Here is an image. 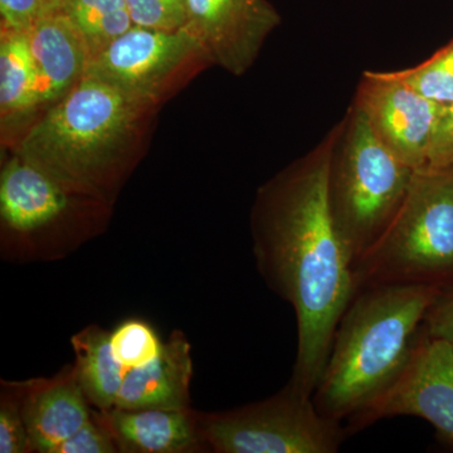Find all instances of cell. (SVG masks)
I'll use <instances>...</instances> for the list:
<instances>
[{
    "instance_id": "obj_1",
    "label": "cell",
    "mask_w": 453,
    "mask_h": 453,
    "mask_svg": "<svg viewBox=\"0 0 453 453\" xmlns=\"http://www.w3.org/2000/svg\"><path fill=\"white\" fill-rule=\"evenodd\" d=\"M335 136L265 188L253 225L259 273L296 315L297 354L290 383L311 395L336 325L357 290L354 259L327 196Z\"/></svg>"
},
{
    "instance_id": "obj_17",
    "label": "cell",
    "mask_w": 453,
    "mask_h": 453,
    "mask_svg": "<svg viewBox=\"0 0 453 453\" xmlns=\"http://www.w3.org/2000/svg\"><path fill=\"white\" fill-rule=\"evenodd\" d=\"M37 74L27 33L0 35V109L3 121L38 107Z\"/></svg>"
},
{
    "instance_id": "obj_11",
    "label": "cell",
    "mask_w": 453,
    "mask_h": 453,
    "mask_svg": "<svg viewBox=\"0 0 453 453\" xmlns=\"http://www.w3.org/2000/svg\"><path fill=\"white\" fill-rule=\"evenodd\" d=\"M27 35L37 74L38 105L55 103L88 73V44L61 8L41 18Z\"/></svg>"
},
{
    "instance_id": "obj_4",
    "label": "cell",
    "mask_w": 453,
    "mask_h": 453,
    "mask_svg": "<svg viewBox=\"0 0 453 453\" xmlns=\"http://www.w3.org/2000/svg\"><path fill=\"white\" fill-rule=\"evenodd\" d=\"M354 271L357 288L453 285V166L414 170L401 207Z\"/></svg>"
},
{
    "instance_id": "obj_6",
    "label": "cell",
    "mask_w": 453,
    "mask_h": 453,
    "mask_svg": "<svg viewBox=\"0 0 453 453\" xmlns=\"http://www.w3.org/2000/svg\"><path fill=\"white\" fill-rule=\"evenodd\" d=\"M198 428L202 441L222 453H334L349 437L290 381L265 401L201 417Z\"/></svg>"
},
{
    "instance_id": "obj_27",
    "label": "cell",
    "mask_w": 453,
    "mask_h": 453,
    "mask_svg": "<svg viewBox=\"0 0 453 453\" xmlns=\"http://www.w3.org/2000/svg\"><path fill=\"white\" fill-rule=\"evenodd\" d=\"M57 3H58V4H59V8H61V3H62V0H57Z\"/></svg>"
},
{
    "instance_id": "obj_5",
    "label": "cell",
    "mask_w": 453,
    "mask_h": 453,
    "mask_svg": "<svg viewBox=\"0 0 453 453\" xmlns=\"http://www.w3.org/2000/svg\"><path fill=\"white\" fill-rule=\"evenodd\" d=\"M414 170L378 139L354 105L335 136L327 177L330 211L354 267L401 207Z\"/></svg>"
},
{
    "instance_id": "obj_19",
    "label": "cell",
    "mask_w": 453,
    "mask_h": 453,
    "mask_svg": "<svg viewBox=\"0 0 453 453\" xmlns=\"http://www.w3.org/2000/svg\"><path fill=\"white\" fill-rule=\"evenodd\" d=\"M390 74L437 105L449 106L453 103V40L427 61Z\"/></svg>"
},
{
    "instance_id": "obj_14",
    "label": "cell",
    "mask_w": 453,
    "mask_h": 453,
    "mask_svg": "<svg viewBox=\"0 0 453 453\" xmlns=\"http://www.w3.org/2000/svg\"><path fill=\"white\" fill-rule=\"evenodd\" d=\"M85 392L76 372L65 380L37 387L22 404L33 449L53 453L91 419Z\"/></svg>"
},
{
    "instance_id": "obj_9",
    "label": "cell",
    "mask_w": 453,
    "mask_h": 453,
    "mask_svg": "<svg viewBox=\"0 0 453 453\" xmlns=\"http://www.w3.org/2000/svg\"><path fill=\"white\" fill-rule=\"evenodd\" d=\"M356 106L365 113L378 139L399 160L413 169L426 166L442 106L390 73H365Z\"/></svg>"
},
{
    "instance_id": "obj_13",
    "label": "cell",
    "mask_w": 453,
    "mask_h": 453,
    "mask_svg": "<svg viewBox=\"0 0 453 453\" xmlns=\"http://www.w3.org/2000/svg\"><path fill=\"white\" fill-rule=\"evenodd\" d=\"M68 195L55 179L17 154L0 178V213L5 225L27 234L55 220L67 207Z\"/></svg>"
},
{
    "instance_id": "obj_26",
    "label": "cell",
    "mask_w": 453,
    "mask_h": 453,
    "mask_svg": "<svg viewBox=\"0 0 453 453\" xmlns=\"http://www.w3.org/2000/svg\"><path fill=\"white\" fill-rule=\"evenodd\" d=\"M426 166H453V103L449 106H442L436 130L429 146Z\"/></svg>"
},
{
    "instance_id": "obj_12",
    "label": "cell",
    "mask_w": 453,
    "mask_h": 453,
    "mask_svg": "<svg viewBox=\"0 0 453 453\" xmlns=\"http://www.w3.org/2000/svg\"><path fill=\"white\" fill-rule=\"evenodd\" d=\"M192 378L190 347L183 334L174 333L157 359L129 369L115 408L139 410H187Z\"/></svg>"
},
{
    "instance_id": "obj_22",
    "label": "cell",
    "mask_w": 453,
    "mask_h": 453,
    "mask_svg": "<svg viewBox=\"0 0 453 453\" xmlns=\"http://www.w3.org/2000/svg\"><path fill=\"white\" fill-rule=\"evenodd\" d=\"M58 8L57 0H0L2 31L27 33Z\"/></svg>"
},
{
    "instance_id": "obj_25",
    "label": "cell",
    "mask_w": 453,
    "mask_h": 453,
    "mask_svg": "<svg viewBox=\"0 0 453 453\" xmlns=\"http://www.w3.org/2000/svg\"><path fill=\"white\" fill-rule=\"evenodd\" d=\"M423 329L429 336L446 340L453 347V285L438 291L426 312Z\"/></svg>"
},
{
    "instance_id": "obj_2",
    "label": "cell",
    "mask_w": 453,
    "mask_h": 453,
    "mask_svg": "<svg viewBox=\"0 0 453 453\" xmlns=\"http://www.w3.org/2000/svg\"><path fill=\"white\" fill-rule=\"evenodd\" d=\"M438 291L419 285L357 288L316 384L319 412L345 426L388 388L410 359Z\"/></svg>"
},
{
    "instance_id": "obj_18",
    "label": "cell",
    "mask_w": 453,
    "mask_h": 453,
    "mask_svg": "<svg viewBox=\"0 0 453 453\" xmlns=\"http://www.w3.org/2000/svg\"><path fill=\"white\" fill-rule=\"evenodd\" d=\"M61 9L81 33L91 59L134 26L127 0H62Z\"/></svg>"
},
{
    "instance_id": "obj_20",
    "label": "cell",
    "mask_w": 453,
    "mask_h": 453,
    "mask_svg": "<svg viewBox=\"0 0 453 453\" xmlns=\"http://www.w3.org/2000/svg\"><path fill=\"white\" fill-rule=\"evenodd\" d=\"M112 353L125 369L149 365L163 353L164 344L150 325L127 320L110 333Z\"/></svg>"
},
{
    "instance_id": "obj_7",
    "label": "cell",
    "mask_w": 453,
    "mask_h": 453,
    "mask_svg": "<svg viewBox=\"0 0 453 453\" xmlns=\"http://www.w3.org/2000/svg\"><path fill=\"white\" fill-rule=\"evenodd\" d=\"M425 419L441 445L453 451V347L419 332L412 354L388 388L345 425L349 436L380 419Z\"/></svg>"
},
{
    "instance_id": "obj_21",
    "label": "cell",
    "mask_w": 453,
    "mask_h": 453,
    "mask_svg": "<svg viewBox=\"0 0 453 453\" xmlns=\"http://www.w3.org/2000/svg\"><path fill=\"white\" fill-rule=\"evenodd\" d=\"M134 25L175 31L186 23L187 0H127Z\"/></svg>"
},
{
    "instance_id": "obj_16",
    "label": "cell",
    "mask_w": 453,
    "mask_h": 453,
    "mask_svg": "<svg viewBox=\"0 0 453 453\" xmlns=\"http://www.w3.org/2000/svg\"><path fill=\"white\" fill-rule=\"evenodd\" d=\"M73 345L77 360L74 372L88 401L103 412L111 410L127 369L113 356L110 333L88 327L73 336Z\"/></svg>"
},
{
    "instance_id": "obj_24",
    "label": "cell",
    "mask_w": 453,
    "mask_h": 453,
    "mask_svg": "<svg viewBox=\"0 0 453 453\" xmlns=\"http://www.w3.org/2000/svg\"><path fill=\"white\" fill-rule=\"evenodd\" d=\"M118 451V443L105 421V425L89 419L73 436L56 447L53 453H112Z\"/></svg>"
},
{
    "instance_id": "obj_15",
    "label": "cell",
    "mask_w": 453,
    "mask_h": 453,
    "mask_svg": "<svg viewBox=\"0 0 453 453\" xmlns=\"http://www.w3.org/2000/svg\"><path fill=\"white\" fill-rule=\"evenodd\" d=\"M105 421L124 451L178 453L202 441L196 418L187 410L127 411L111 408Z\"/></svg>"
},
{
    "instance_id": "obj_23",
    "label": "cell",
    "mask_w": 453,
    "mask_h": 453,
    "mask_svg": "<svg viewBox=\"0 0 453 453\" xmlns=\"http://www.w3.org/2000/svg\"><path fill=\"white\" fill-rule=\"evenodd\" d=\"M35 451L23 418L22 405L3 396L0 405V452L26 453Z\"/></svg>"
},
{
    "instance_id": "obj_10",
    "label": "cell",
    "mask_w": 453,
    "mask_h": 453,
    "mask_svg": "<svg viewBox=\"0 0 453 453\" xmlns=\"http://www.w3.org/2000/svg\"><path fill=\"white\" fill-rule=\"evenodd\" d=\"M279 25V13L267 0H187L183 28L203 56L238 76L251 67Z\"/></svg>"
},
{
    "instance_id": "obj_3",
    "label": "cell",
    "mask_w": 453,
    "mask_h": 453,
    "mask_svg": "<svg viewBox=\"0 0 453 453\" xmlns=\"http://www.w3.org/2000/svg\"><path fill=\"white\" fill-rule=\"evenodd\" d=\"M151 104L85 74L33 125L18 155L68 193L96 189Z\"/></svg>"
},
{
    "instance_id": "obj_8",
    "label": "cell",
    "mask_w": 453,
    "mask_h": 453,
    "mask_svg": "<svg viewBox=\"0 0 453 453\" xmlns=\"http://www.w3.org/2000/svg\"><path fill=\"white\" fill-rule=\"evenodd\" d=\"M196 55H203L201 47L184 28L134 25L91 59L86 74L155 104L170 77Z\"/></svg>"
}]
</instances>
